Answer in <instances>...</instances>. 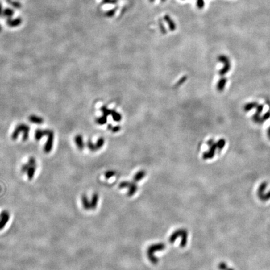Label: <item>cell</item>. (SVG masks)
<instances>
[{
	"label": "cell",
	"mask_w": 270,
	"mask_h": 270,
	"mask_svg": "<svg viewBox=\"0 0 270 270\" xmlns=\"http://www.w3.org/2000/svg\"><path fill=\"white\" fill-rule=\"evenodd\" d=\"M30 127L26 124H19L18 125H17V127H16V128L15 129L11 138L13 140H16L19 133H23V141H26L28 140V138H29V132H30Z\"/></svg>",
	"instance_id": "cell-1"
},
{
	"label": "cell",
	"mask_w": 270,
	"mask_h": 270,
	"mask_svg": "<svg viewBox=\"0 0 270 270\" xmlns=\"http://www.w3.org/2000/svg\"><path fill=\"white\" fill-rule=\"evenodd\" d=\"M46 136L48 137V139L46 143H45L43 150L45 153H49L52 152L53 148V141H54V132L51 130H48V133Z\"/></svg>",
	"instance_id": "cell-2"
},
{
	"label": "cell",
	"mask_w": 270,
	"mask_h": 270,
	"mask_svg": "<svg viewBox=\"0 0 270 270\" xmlns=\"http://www.w3.org/2000/svg\"><path fill=\"white\" fill-rule=\"evenodd\" d=\"M28 163L30 164V166L28 171L27 172V174L28 180L31 181L33 180V178H34L35 173H36V167H37L36 161V159L33 156H31L28 159Z\"/></svg>",
	"instance_id": "cell-3"
},
{
	"label": "cell",
	"mask_w": 270,
	"mask_h": 270,
	"mask_svg": "<svg viewBox=\"0 0 270 270\" xmlns=\"http://www.w3.org/2000/svg\"><path fill=\"white\" fill-rule=\"evenodd\" d=\"M11 215L8 210H3L0 213V231L3 230L10 219Z\"/></svg>",
	"instance_id": "cell-4"
},
{
	"label": "cell",
	"mask_w": 270,
	"mask_h": 270,
	"mask_svg": "<svg viewBox=\"0 0 270 270\" xmlns=\"http://www.w3.org/2000/svg\"><path fill=\"white\" fill-rule=\"evenodd\" d=\"M218 60L219 61L225 64L223 68H222L219 71V74L221 75H224L230 71V69L231 68V64L230 63V60L226 56H224V55L219 56L218 58Z\"/></svg>",
	"instance_id": "cell-5"
},
{
	"label": "cell",
	"mask_w": 270,
	"mask_h": 270,
	"mask_svg": "<svg viewBox=\"0 0 270 270\" xmlns=\"http://www.w3.org/2000/svg\"><path fill=\"white\" fill-rule=\"evenodd\" d=\"M104 139L103 138H100L98 139L96 144H93L90 140H89L87 143L88 148L92 152L97 151L98 150L100 149L104 144Z\"/></svg>",
	"instance_id": "cell-6"
},
{
	"label": "cell",
	"mask_w": 270,
	"mask_h": 270,
	"mask_svg": "<svg viewBox=\"0 0 270 270\" xmlns=\"http://www.w3.org/2000/svg\"><path fill=\"white\" fill-rule=\"evenodd\" d=\"M81 199L82 206H83V208H84V210H86V211H89V210H91L90 200L88 198V197L86 194H82Z\"/></svg>",
	"instance_id": "cell-7"
},
{
	"label": "cell",
	"mask_w": 270,
	"mask_h": 270,
	"mask_svg": "<svg viewBox=\"0 0 270 270\" xmlns=\"http://www.w3.org/2000/svg\"><path fill=\"white\" fill-rule=\"evenodd\" d=\"M164 19L165 22L168 24V27L171 31H175L177 29V25L173 19L171 18L168 15H165L164 16Z\"/></svg>",
	"instance_id": "cell-8"
},
{
	"label": "cell",
	"mask_w": 270,
	"mask_h": 270,
	"mask_svg": "<svg viewBox=\"0 0 270 270\" xmlns=\"http://www.w3.org/2000/svg\"><path fill=\"white\" fill-rule=\"evenodd\" d=\"M22 23L21 18H18L14 19H12L11 18H8L7 20V24L10 27H16L19 26Z\"/></svg>",
	"instance_id": "cell-9"
},
{
	"label": "cell",
	"mask_w": 270,
	"mask_h": 270,
	"mask_svg": "<svg viewBox=\"0 0 270 270\" xmlns=\"http://www.w3.org/2000/svg\"><path fill=\"white\" fill-rule=\"evenodd\" d=\"M48 130H41L37 129L35 133V138L37 141H39L43 137L46 136L48 133Z\"/></svg>",
	"instance_id": "cell-10"
},
{
	"label": "cell",
	"mask_w": 270,
	"mask_h": 270,
	"mask_svg": "<svg viewBox=\"0 0 270 270\" xmlns=\"http://www.w3.org/2000/svg\"><path fill=\"white\" fill-rule=\"evenodd\" d=\"M75 141L77 144V146L78 148H79V150H82L84 148V142H83V136L81 135H77L75 138Z\"/></svg>",
	"instance_id": "cell-11"
},
{
	"label": "cell",
	"mask_w": 270,
	"mask_h": 270,
	"mask_svg": "<svg viewBox=\"0 0 270 270\" xmlns=\"http://www.w3.org/2000/svg\"><path fill=\"white\" fill-rule=\"evenodd\" d=\"M29 121L33 123H35V124H42L44 122V119L39 116H38L36 115L35 114H32L30 115L28 118Z\"/></svg>",
	"instance_id": "cell-12"
},
{
	"label": "cell",
	"mask_w": 270,
	"mask_h": 270,
	"mask_svg": "<svg viewBox=\"0 0 270 270\" xmlns=\"http://www.w3.org/2000/svg\"><path fill=\"white\" fill-rule=\"evenodd\" d=\"M98 200H99V196H98V194L97 193H94L92 195V197L90 200L91 210H95L96 208L97 205H98Z\"/></svg>",
	"instance_id": "cell-13"
},
{
	"label": "cell",
	"mask_w": 270,
	"mask_h": 270,
	"mask_svg": "<svg viewBox=\"0 0 270 270\" xmlns=\"http://www.w3.org/2000/svg\"><path fill=\"white\" fill-rule=\"evenodd\" d=\"M258 105V104L256 102H251V103H247V105H245V106H244V110L245 111H249L251 110L252 109L256 108Z\"/></svg>",
	"instance_id": "cell-14"
},
{
	"label": "cell",
	"mask_w": 270,
	"mask_h": 270,
	"mask_svg": "<svg viewBox=\"0 0 270 270\" xmlns=\"http://www.w3.org/2000/svg\"><path fill=\"white\" fill-rule=\"evenodd\" d=\"M226 78H222L219 80V81L218 83V89L220 91L223 90V89L225 87L226 83Z\"/></svg>",
	"instance_id": "cell-15"
},
{
	"label": "cell",
	"mask_w": 270,
	"mask_h": 270,
	"mask_svg": "<svg viewBox=\"0 0 270 270\" xmlns=\"http://www.w3.org/2000/svg\"><path fill=\"white\" fill-rule=\"evenodd\" d=\"M266 186H267V183H265V182H264V183H263L260 185V186L259 187L258 194V196H259L260 198L261 197V196L263 195L264 191V189H266Z\"/></svg>",
	"instance_id": "cell-16"
},
{
	"label": "cell",
	"mask_w": 270,
	"mask_h": 270,
	"mask_svg": "<svg viewBox=\"0 0 270 270\" xmlns=\"http://www.w3.org/2000/svg\"><path fill=\"white\" fill-rule=\"evenodd\" d=\"M3 15L5 16L8 17V18H11L12 17V16L13 15V14H14V11H13V10L12 9L6 8L5 10H3Z\"/></svg>",
	"instance_id": "cell-17"
},
{
	"label": "cell",
	"mask_w": 270,
	"mask_h": 270,
	"mask_svg": "<svg viewBox=\"0 0 270 270\" xmlns=\"http://www.w3.org/2000/svg\"><path fill=\"white\" fill-rule=\"evenodd\" d=\"M96 122L99 125H103L106 123V116H103L102 117H100L99 118H97L96 119Z\"/></svg>",
	"instance_id": "cell-18"
},
{
	"label": "cell",
	"mask_w": 270,
	"mask_h": 270,
	"mask_svg": "<svg viewBox=\"0 0 270 270\" xmlns=\"http://www.w3.org/2000/svg\"><path fill=\"white\" fill-rule=\"evenodd\" d=\"M260 114H258V113H256L253 115V121H254L255 123H260L263 122V121H262L261 117L260 116Z\"/></svg>",
	"instance_id": "cell-19"
},
{
	"label": "cell",
	"mask_w": 270,
	"mask_h": 270,
	"mask_svg": "<svg viewBox=\"0 0 270 270\" xmlns=\"http://www.w3.org/2000/svg\"><path fill=\"white\" fill-rule=\"evenodd\" d=\"M30 166V164L27 163L26 164H24L22 166H21V171L22 173H27V172L28 171L29 168Z\"/></svg>",
	"instance_id": "cell-20"
},
{
	"label": "cell",
	"mask_w": 270,
	"mask_h": 270,
	"mask_svg": "<svg viewBox=\"0 0 270 270\" xmlns=\"http://www.w3.org/2000/svg\"><path fill=\"white\" fill-rule=\"evenodd\" d=\"M225 143H226V141L223 139H222L218 142V143L216 144H217V146L218 147L219 149H222L224 147V146L225 145Z\"/></svg>",
	"instance_id": "cell-21"
},
{
	"label": "cell",
	"mask_w": 270,
	"mask_h": 270,
	"mask_svg": "<svg viewBox=\"0 0 270 270\" xmlns=\"http://www.w3.org/2000/svg\"><path fill=\"white\" fill-rule=\"evenodd\" d=\"M196 5L199 9H202L205 6V2L204 0H197L196 1Z\"/></svg>",
	"instance_id": "cell-22"
},
{
	"label": "cell",
	"mask_w": 270,
	"mask_h": 270,
	"mask_svg": "<svg viewBox=\"0 0 270 270\" xmlns=\"http://www.w3.org/2000/svg\"><path fill=\"white\" fill-rule=\"evenodd\" d=\"M111 114L114 121H119L121 119V116L114 111H111Z\"/></svg>",
	"instance_id": "cell-23"
},
{
	"label": "cell",
	"mask_w": 270,
	"mask_h": 270,
	"mask_svg": "<svg viewBox=\"0 0 270 270\" xmlns=\"http://www.w3.org/2000/svg\"><path fill=\"white\" fill-rule=\"evenodd\" d=\"M260 199L262 201H266V200L270 199V191L268 192L266 194H264Z\"/></svg>",
	"instance_id": "cell-24"
},
{
	"label": "cell",
	"mask_w": 270,
	"mask_h": 270,
	"mask_svg": "<svg viewBox=\"0 0 270 270\" xmlns=\"http://www.w3.org/2000/svg\"><path fill=\"white\" fill-rule=\"evenodd\" d=\"M10 3H11V5L15 8H21V3H19L18 2H11Z\"/></svg>",
	"instance_id": "cell-25"
},
{
	"label": "cell",
	"mask_w": 270,
	"mask_h": 270,
	"mask_svg": "<svg viewBox=\"0 0 270 270\" xmlns=\"http://www.w3.org/2000/svg\"><path fill=\"white\" fill-rule=\"evenodd\" d=\"M256 108V113L258 114H261L263 110V106L262 105H258Z\"/></svg>",
	"instance_id": "cell-26"
},
{
	"label": "cell",
	"mask_w": 270,
	"mask_h": 270,
	"mask_svg": "<svg viewBox=\"0 0 270 270\" xmlns=\"http://www.w3.org/2000/svg\"><path fill=\"white\" fill-rule=\"evenodd\" d=\"M269 118H270V112H267V113H265V114L261 117L262 121H266V119H269Z\"/></svg>",
	"instance_id": "cell-27"
},
{
	"label": "cell",
	"mask_w": 270,
	"mask_h": 270,
	"mask_svg": "<svg viewBox=\"0 0 270 270\" xmlns=\"http://www.w3.org/2000/svg\"><path fill=\"white\" fill-rule=\"evenodd\" d=\"M115 11H116L115 10H110V11H108L106 13V16H108V17H112V16L114 15Z\"/></svg>",
	"instance_id": "cell-28"
},
{
	"label": "cell",
	"mask_w": 270,
	"mask_h": 270,
	"mask_svg": "<svg viewBox=\"0 0 270 270\" xmlns=\"http://www.w3.org/2000/svg\"><path fill=\"white\" fill-rule=\"evenodd\" d=\"M115 2L114 1V0H105L104 1V3H114Z\"/></svg>",
	"instance_id": "cell-29"
},
{
	"label": "cell",
	"mask_w": 270,
	"mask_h": 270,
	"mask_svg": "<svg viewBox=\"0 0 270 270\" xmlns=\"http://www.w3.org/2000/svg\"><path fill=\"white\" fill-rule=\"evenodd\" d=\"M3 7H2V3H0V16H1V15L3 13Z\"/></svg>",
	"instance_id": "cell-30"
},
{
	"label": "cell",
	"mask_w": 270,
	"mask_h": 270,
	"mask_svg": "<svg viewBox=\"0 0 270 270\" xmlns=\"http://www.w3.org/2000/svg\"><path fill=\"white\" fill-rule=\"evenodd\" d=\"M155 1V0H149V2H151V3H153V2H154ZM161 2H166V0H161Z\"/></svg>",
	"instance_id": "cell-31"
},
{
	"label": "cell",
	"mask_w": 270,
	"mask_h": 270,
	"mask_svg": "<svg viewBox=\"0 0 270 270\" xmlns=\"http://www.w3.org/2000/svg\"><path fill=\"white\" fill-rule=\"evenodd\" d=\"M268 136H270V127L268 128Z\"/></svg>",
	"instance_id": "cell-32"
},
{
	"label": "cell",
	"mask_w": 270,
	"mask_h": 270,
	"mask_svg": "<svg viewBox=\"0 0 270 270\" xmlns=\"http://www.w3.org/2000/svg\"><path fill=\"white\" fill-rule=\"evenodd\" d=\"M6 1H7V2H8V3H10V2H11V0H6Z\"/></svg>",
	"instance_id": "cell-33"
},
{
	"label": "cell",
	"mask_w": 270,
	"mask_h": 270,
	"mask_svg": "<svg viewBox=\"0 0 270 270\" xmlns=\"http://www.w3.org/2000/svg\"><path fill=\"white\" fill-rule=\"evenodd\" d=\"M1 31H2V27L0 25V32H1Z\"/></svg>",
	"instance_id": "cell-34"
},
{
	"label": "cell",
	"mask_w": 270,
	"mask_h": 270,
	"mask_svg": "<svg viewBox=\"0 0 270 270\" xmlns=\"http://www.w3.org/2000/svg\"><path fill=\"white\" fill-rule=\"evenodd\" d=\"M228 270H233L232 269H228Z\"/></svg>",
	"instance_id": "cell-35"
},
{
	"label": "cell",
	"mask_w": 270,
	"mask_h": 270,
	"mask_svg": "<svg viewBox=\"0 0 270 270\" xmlns=\"http://www.w3.org/2000/svg\"><path fill=\"white\" fill-rule=\"evenodd\" d=\"M269 139H270V136H269Z\"/></svg>",
	"instance_id": "cell-36"
}]
</instances>
